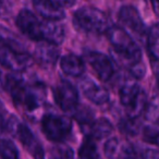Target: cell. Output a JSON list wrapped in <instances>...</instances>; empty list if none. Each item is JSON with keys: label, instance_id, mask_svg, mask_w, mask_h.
Here are the masks:
<instances>
[{"label": "cell", "instance_id": "cell-1", "mask_svg": "<svg viewBox=\"0 0 159 159\" xmlns=\"http://www.w3.org/2000/svg\"><path fill=\"white\" fill-rule=\"evenodd\" d=\"M5 89L11 96L14 105L26 111H34L39 108L46 96V89L43 83H27L21 72L7 75Z\"/></svg>", "mask_w": 159, "mask_h": 159}, {"label": "cell", "instance_id": "cell-2", "mask_svg": "<svg viewBox=\"0 0 159 159\" xmlns=\"http://www.w3.org/2000/svg\"><path fill=\"white\" fill-rule=\"evenodd\" d=\"M107 37L115 51V59L126 68L142 61V51L131 35L124 29L112 26L107 30Z\"/></svg>", "mask_w": 159, "mask_h": 159}, {"label": "cell", "instance_id": "cell-3", "mask_svg": "<svg viewBox=\"0 0 159 159\" xmlns=\"http://www.w3.org/2000/svg\"><path fill=\"white\" fill-rule=\"evenodd\" d=\"M73 24L77 31L85 34H104L109 29L107 16L94 7H82L73 14Z\"/></svg>", "mask_w": 159, "mask_h": 159}, {"label": "cell", "instance_id": "cell-4", "mask_svg": "<svg viewBox=\"0 0 159 159\" xmlns=\"http://www.w3.org/2000/svg\"><path fill=\"white\" fill-rule=\"evenodd\" d=\"M120 102L125 109L128 117L139 118L147 102V95L135 82H126L119 91Z\"/></svg>", "mask_w": 159, "mask_h": 159}, {"label": "cell", "instance_id": "cell-5", "mask_svg": "<svg viewBox=\"0 0 159 159\" xmlns=\"http://www.w3.org/2000/svg\"><path fill=\"white\" fill-rule=\"evenodd\" d=\"M73 124L69 117L56 113H46L42 118V131L47 139L61 143L70 136Z\"/></svg>", "mask_w": 159, "mask_h": 159}, {"label": "cell", "instance_id": "cell-6", "mask_svg": "<svg viewBox=\"0 0 159 159\" xmlns=\"http://www.w3.org/2000/svg\"><path fill=\"white\" fill-rule=\"evenodd\" d=\"M34 58L22 48L0 45V64L13 72H23L31 68Z\"/></svg>", "mask_w": 159, "mask_h": 159}, {"label": "cell", "instance_id": "cell-7", "mask_svg": "<svg viewBox=\"0 0 159 159\" xmlns=\"http://www.w3.org/2000/svg\"><path fill=\"white\" fill-rule=\"evenodd\" d=\"M7 129L13 131V134H16L21 144L34 158H44V148L37 137L34 135L33 131L30 129V126L22 122H18L16 118L11 117L7 122Z\"/></svg>", "mask_w": 159, "mask_h": 159}, {"label": "cell", "instance_id": "cell-8", "mask_svg": "<svg viewBox=\"0 0 159 159\" xmlns=\"http://www.w3.org/2000/svg\"><path fill=\"white\" fill-rule=\"evenodd\" d=\"M16 26L23 35L35 42L43 40L44 36V21H40L30 10H21L16 16Z\"/></svg>", "mask_w": 159, "mask_h": 159}, {"label": "cell", "instance_id": "cell-9", "mask_svg": "<svg viewBox=\"0 0 159 159\" xmlns=\"http://www.w3.org/2000/svg\"><path fill=\"white\" fill-rule=\"evenodd\" d=\"M53 99L61 110L72 111L79 105V92L70 82L63 80L53 89Z\"/></svg>", "mask_w": 159, "mask_h": 159}, {"label": "cell", "instance_id": "cell-10", "mask_svg": "<svg viewBox=\"0 0 159 159\" xmlns=\"http://www.w3.org/2000/svg\"><path fill=\"white\" fill-rule=\"evenodd\" d=\"M86 59L100 81L108 82L113 76L115 74L113 63L107 55L99 51H91L86 55Z\"/></svg>", "mask_w": 159, "mask_h": 159}, {"label": "cell", "instance_id": "cell-11", "mask_svg": "<svg viewBox=\"0 0 159 159\" xmlns=\"http://www.w3.org/2000/svg\"><path fill=\"white\" fill-rule=\"evenodd\" d=\"M118 16L120 23L124 26L125 31L136 36H142L145 33V23L136 8L132 6H123L120 8Z\"/></svg>", "mask_w": 159, "mask_h": 159}, {"label": "cell", "instance_id": "cell-12", "mask_svg": "<svg viewBox=\"0 0 159 159\" xmlns=\"http://www.w3.org/2000/svg\"><path fill=\"white\" fill-rule=\"evenodd\" d=\"M80 89L82 91L83 95L93 104L105 105L109 102L108 89L91 77H83L80 82Z\"/></svg>", "mask_w": 159, "mask_h": 159}, {"label": "cell", "instance_id": "cell-13", "mask_svg": "<svg viewBox=\"0 0 159 159\" xmlns=\"http://www.w3.org/2000/svg\"><path fill=\"white\" fill-rule=\"evenodd\" d=\"M34 9L42 18L50 21H61L66 13L63 8L58 6L55 0H33Z\"/></svg>", "mask_w": 159, "mask_h": 159}, {"label": "cell", "instance_id": "cell-14", "mask_svg": "<svg viewBox=\"0 0 159 159\" xmlns=\"http://www.w3.org/2000/svg\"><path fill=\"white\" fill-rule=\"evenodd\" d=\"M35 57L38 63L44 66H51L57 62L59 57L58 45L52 43L40 40L35 49Z\"/></svg>", "mask_w": 159, "mask_h": 159}, {"label": "cell", "instance_id": "cell-15", "mask_svg": "<svg viewBox=\"0 0 159 159\" xmlns=\"http://www.w3.org/2000/svg\"><path fill=\"white\" fill-rule=\"evenodd\" d=\"M82 130L86 136L92 137L95 141H100L108 137L112 133L113 125L106 118H99L96 120L94 119L89 125L82 128Z\"/></svg>", "mask_w": 159, "mask_h": 159}, {"label": "cell", "instance_id": "cell-16", "mask_svg": "<svg viewBox=\"0 0 159 159\" xmlns=\"http://www.w3.org/2000/svg\"><path fill=\"white\" fill-rule=\"evenodd\" d=\"M60 68L66 74L73 77L82 76L85 71V63L79 56L74 53H68L60 60Z\"/></svg>", "mask_w": 159, "mask_h": 159}, {"label": "cell", "instance_id": "cell-17", "mask_svg": "<svg viewBox=\"0 0 159 159\" xmlns=\"http://www.w3.org/2000/svg\"><path fill=\"white\" fill-rule=\"evenodd\" d=\"M147 50L152 62L154 73H158V57H159V29L158 25L154 24L149 29L147 34Z\"/></svg>", "mask_w": 159, "mask_h": 159}, {"label": "cell", "instance_id": "cell-18", "mask_svg": "<svg viewBox=\"0 0 159 159\" xmlns=\"http://www.w3.org/2000/svg\"><path fill=\"white\" fill-rule=\"evenodd\" d=\"M66 37L64 27L59 21H50L44 19V36L43 40L52 43L55 45H61Z\"/></svg>", "mask_w": 159, "mask_h": 159}, {"label": "cell", "instance_id": "cell-19", "mask_svg": "<svg viewBox=\"0 0 159 159\" xmlns=\"http://www.w3.org/2000/svg\"><path fill=\"white\" fill-rule=\"evenodd\" d=\"M77 156L80 158L84 159H93V158H99V152L97 149V144L94 139L89 136H85L84 142L82 145L80 146Z\"/></svg>", "mask_w": 159, "mask_h": 159}, {"label": "cell", "instance_id": "cell-20", "mask_svg": "<svg viewBox=\"0 0 159 159\" xmlns=\"http://www.w3.org/2000/svg\"><path fill=\"white\" fill-rule=\"evenodd\" d=\"M71 112L73 113V118L80 123L81 128L89 125L94 120V112L92 109H89L86 106H79L77 105Z\"/></svg>", "mask_w": 159, "mask_h": 159}, {"label": "cell", "instance_id": "cell-21", "mask_svg": "<svg viewBox=\"0 0 159 159\" xmlns=\"http://www.w3.org/2000/svg\"><path fill=\"white\" fill-rule=\"evenodd\" d=\"M118 128L122 134L129 135V136H135L139 134V130H141L139 123L137 122V118L131 117H126L125 119H122L119 122Z\"/></svg>", "mask_w": 159, "mask_h": 159}, {"label": "cell", "instance_id": "cell-22", "mask_svg": "<svg viewBox=\"0 0 159 159\" xmlns=\"http://www.w3.org/2000/svg\"><path fill=\"white\" fill-rule=\"evenodd\" d=\"M159 104H158V96L154 95L150 98L149 102H146L145 109H144L143 113L144 117L147 121L150 123H157L158 122V116H159Z\"/></svg>", "mask_w": 159, "mask_h": 159}, {"label": "cell", "instance_id": "cell-23", "mask_svg": "<svg viewBox=\"0 0 159 159\" xmlns=\"http://www.w3.org/2000/svg\"><path fill=\"white\" fill-rule=\"evenodd\" d=\"M0 156L5 159H16L20 154L18 147L11 139H2L0 141Z\"/></svg>", "mask_w": 159, "mask_h": 159}, {"label": "cell", "instance_id": "cell-24", "mask_svg": "<svg viewBox=\"0 0 159 159\" xmlns=\"http://www.w3.org/2000/svg\"><path fill=\"white\" fill-rule=\"evenodd\" d=\"M121 145L119 143V139L116 137H111L106 141L104 145V154L107 158H116L119 157Z\"/></svg>", "mask_w": 159, "mask_h": 159}, {"label": "cell", "instance_id": "cell-25", "mask_svg": "<svg viewBox=\"0 0 159 159\" xmlns=\"http://www.w3.org/2000/svg\"><path fill=\"white\" fill-rule=\"evenodd\" d=\"M143 139L146 143L152 144L157 146L159 142V131L157 123H152L150 125H147L143 130Z\"/></svg>", "mask_w": 159, "mask_h": 159}, {"label": "cell", "instance_id": "cell-26", "mask_svg": "<svg viewBox=\"0 0 159 159\" xmlns=\"http://www.w3.org/2000/svg\"><path fill=\"white\" fill-rule=\"evenodd\" d=\"M0 45H8V46L21 48V44L16 39L13 34L2 25H0Z\"/></svg>", "mask_w": 159, "mask_h": 159}, {"label": "cell", "instance_id": "cell-27", "mask_svg": "<svg viewBox=\"0 0 159 159\" xmlns=\"http://www.w3.org/2000/svg\"><path fill=\"white\" fill-rule=\"evenodd\" d=\"M129 72H130V74L132 75L134 79H136V80L143 79L146 74V66H145V64L143 63V60L137 62V63L133 64V66H131L130 68H129Z\"/></svg>", "mask_w": 159, "mask_h": 159}, {"label": "cell", "instance_id": "cell-28", "mask_svg": "<svg viewBox=\"0 0 159 159\" xmlns=\"http://www.w3.org/2000/svg\"><path fill=\"white\" fill-rule=\"evenodd\" d=\"M55 157H60V158H73V149H71L68 146H60V147L53 149V155Z\"/></svg>", "mask_w": 159, "mask_h": 159}, {"label": "cell", "instance_id": "cell-29", "mask_svg": "<svg viewBox=\"0 0 159 159\" xmlns=\"http://www.w3.org/2000/svg\"><path fill=\"white\" fill-rule=\"evenodd\" d=\"M56 3L58 6H60L61 8H71L75 5V1L76 0H55Z\"/></svg>", "mask_w": 159, "mask_h": 159}, {"label": "cell", "instance_id": "cell-30", "mask_svg": "<svg viewBox=\"0 0 159 159\" xmlns=\"http://www.w3.org/2000/svg\"><path fill=\"white\" fill-rule=\"evenodd\" d=\"M2 107L3 106H1V104H0V135L7 130V122L2 116Z\"/></svg>", "mask_w": 159, "mask_h": 159}, {"label": "cell", "instance_id": "cell-31", "mask_svg": "<svg viewBox=\"0 0 159 159\" xmlns=\"http://www.w3.org/2000/svg\"><path fill=\"white\" fill-rule=\"evenodd\" d=\"M158 1L159 0H150V2H152V9H154V12L155 13H158Z\"/></svg>", "mask_w": 159, "mask_h": 159}, {"label": "cell", "instance_id": "cell-32", "mask_svg": "<svg viewBox=\"0 0 159 159\" xmlns=\"http://www.w3.org/2000/svg\"><path fill=\"white\" fill-rule=\"evenodd\" d=\"M3 5V0H0V8H1V6Z\"/></svg>", "mask_w": 159, "mask_h": 159}, {"label": "cell", "instance_id": "cell-33", "mask_svg": "<svg viewBox=\"0 0 159 159\" xmlns=\"http://www.w3.org/2000/svg\"><path fill=\"white\" fill-rule=\"evenodd\" d=\"M0 84H1V73H0Z\"/></svg>", "mask_w": 159, "mask_h": 159}, {"label": "cell", "instance_id": "cell-34", "mask_svg": "<svg viewBox=\"0 0 159 159\" xmlns=\"http://www.w3.org/2000/svg\"><path fill=\"white\" fill-rule=\"evenodd\" d=\"M0 158H1V156H0Z\"/></svg>", "mask_w": 159, "mask_h": 159}]
</instances>
